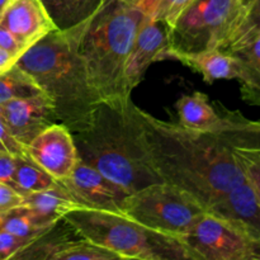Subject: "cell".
Wrapping results in <instances>:
<instances>
[{"label":"cell","mask_w":260,"mask_h":260,"mask_svg":"<svg viewBox=\"0 0 260 260\" xmlns=\"http://www.w3.org/2000/svg\"><path fill=\"white\" fill-rule=\"evenodd\" d=\"M206 210L189 194L168 183H156L131 193L124 215L159 233L182 238Z\"/></svg>","instance_id":"7"},{"label":"cell","mask_w":260,"mask_h":260,"mask_svg":"<svg viewBox=\"0 0 260 260\" xmlns=\"http://www.w3.org/2000/svg\"><path fill=\"white\" fill-rule=\"evenodd\" d=\"M8 0H0V13L3 12V9H4V7L7 5Z\"/></svg>","instance_id":"36"},{"label":"cell","mask_w":260,"mask_h":260,"mask_svg":"<svg viewBox=\"0 0 260 260\" xmlns=\"http://www.w3.org/2000/svg\"><path fill=\"white\" fill-rule=\"evenodd\" d=\"M122 2H126V3H128V4H134V5H136V4H137V2H139V0H122Z\"/></svg>","instance_id":"37"},{"label":"cell","mask_w":260,"mask_h":260,"mask_svg":"<svg viewBox=\"0 0 260 260\" xmlns=\"http://www.w3.org/2000/svg\"><path fill=\"white\" fill-rule=\"evenodd\" d=\"M240 25L236 0H193L167 29L168 51L225 48Z\"/></svg>","instance_id":"6"},{"label":"cell","mask_w":260,"mask_h":260,"mask_svg":"<svg viewBox=\"0 0 260 260\" xmlns=\"http://www.w3.org/2000/svg\"><path fill=\"white\" fill-rule=\"evenodd\" d=\"M22 206L29 208L38 222L47 228L60 222L66 213L83 208L58 183L53 187L24 196Z\"/></svg>","instance_id":"18"},{"label":"cell","mask_w":260,"mask_h":260,"mask_svg":"<svg viewBox=\"0 0 260 260\" xmlns=\"http://www.w3.org/2000/svg\"><path fill=\"white\" fill-rule=\"evenodd\" d=\"M144 17L136 5L107 0L89 19L79 51L99 103H123L131 99L124 71Z\"/></svg>","instance_id":"4"},{"label":"cell","mask_w":260,"mask_h":260,"mask_svg":"<svg viewBox=\"0 0 260 260\" xmlns=\"http://www.w3.org/2000/svg\"><path fill=\"white\" fill-rule=\"evenodd\" d=\"M215 107L207 94L193 91L184 94L175 103L178 123L187 128L202 132H220L229 124V109L223 106Z\"/></svg>","instance_id":"17"},{"label":"cell","mask_w":260,"mask_h":260,"mask_svg":"<svg viewBox=\"0 0 260 260\" xmlns=\"http://www.w3.org/2000/svg\"><path fill=\"white\" fill-rule=\"evenodd\" d=\"M74 233L121 259L192 260L180 238L159 233L123 213L78 208L62 217Z\"/></svg>","instance_id":"5"},{"label":"cell","mask_w":260,"mask_h":260,"mask_svg":"<svg viewBox=\"0 0 260 260\" xmlns=\"http://www.w3.org/2000/svg\"><path fill=\"white\" fill-rule=\"evenodd\" d=\"M259 151H260V147H259Z\"/></svg>","instance_id":"38"},{"label":"cell","mask_w":260,"mask_h":260,"mask_svg":"<svg viewBox=\"0 0 260 260\" xmlns=\"http://www.w3.org/2000/svg\"><path fill=\"white\" fill-rule=\"evenodd\" d=\"M253 14H260V0H258V2L254 4V7L251 8V12L249 15H253Z\"/></svg>","instance_id":"35"},{"label":"cell","mask_w":260,"mask_h":260,"mask_svg":"<svg viewBox=\"0 0 260 260\" xmlns=\"http://www.w3.org/2000/svg\"><path fill=\"white\" fill-rule=\"evenodd\" d=\"M107 0H41L56 28L68 30L90 19Z\"/></svg>","instance_id":"19"},{"label":"cell","mask_w":260,"mask_h":260,"mask_svg":"<svg viewBox=\"0 0 260 260\" xmlns=\"http://www.w3.org/2000/svg\"><path fill=\"white\" fill-rule=\"evenodd\" d=\"M88 22L68 30H52L27 48L17 61L51 99L58 122L71 134L91 123L99 104L79 51Z\"/></svg>","instance_id":"3"},{"label":"cell","mask_w":260,"mask_h":260,"mask_svg":"<svg viewBox=\"0 0 260 260\" xmlns=\"http://www.w3.org/2000/svg\"><path fill=\"white\" fill-rule=\"evenodd\" d=\"M116 253L83 238L69 239L56 254L55 260H118Z\"/></svg>","instance_id":"23"},{"label":"cell","mask_w":260,"mask_h":260,"mask_svg":"<svg viewBox=\"0 0 260 260\" xmlns=\"http://www.w3.org/2000/svg\"><path fill=\"white\" fill-rule=\"evenodd\" d=\"M37 94H42L40 86L32 76L17 63L8 71L0 74V104Z\"/></svg>","instance_id":"22"},{"label":"cell","mask_w":260,"mask_h":260,"mask_svg":"<svg viewBox=\"0 0 260 260\" xmlns=\"http://www.w3.org/2000/svg\"><path fill=\"white\" fill-rule=\"evenodd\" d=\"M162 60H173L183 63L202 75L207 84H213L217 80H236L239 75V63L236 58L221 48H208L194 52L164 50L160 58V61Z\"/></svg>","instance_id":"16"},{"label":"cell","mask_w":260,"mask_h":260,"mask_svg":"<svg viewBox=\"0 0 260 260\" xmlns=\"http://www.w3.org/2000/svg\"><path fill=\"white\" fill-rule=\"evenodd\" d=\"M0 24L22 41L27 48L57 29L41 0H8L0 13Z\"/></svg>","instance_id":"13"},{"label":"cell","mask_w":260,"mask_h":260,"mask_svg":"<svg viewBox=\"0 0 260 260\" xmlns=\"http://www.w3.org/2000/svg\"><path fill=\"white\" fill-rule=\"evenodd\" d=\"M32 243L28 239L10 234L8 231L0 230V260L13 259L23 248Z\"/></svg>","instance_id":"26"},{"label":"cell","mask_w":260,"mask_h":260,"mask_svg":"<svg viewBox=\"0 0 260 260\" xmlns=\"http://www.w3.org/2000/svg\"><path fill=\"white\" fill-rule=\"evenodd\" d=\"M192 2L193 0H164L162 4L160 5L159 10H157L155 19L161 22L168 29L174 24L180 13Z\"/></svg>","instance_id":"25"},{"label":"cell","mask_w":260,"mask_h":260,"mask_svg":"<svg viewBox=\"0 0 260 260\" xmlns=\"http://www.w3.org/2000/svg\"><path fill=\"white\" fill-rule=\"evenodd\" d=\"M256 2H258V0H236V7H238V13H239V20H240V25H239V29H240L241 25L245 23V20L248 19L249 14H250V12H251V8L254 7V4H255ZM238 30H236V33H238ZM236 33H235V35H236ZM235 35H234V36H235ZM225 47H226V46H225ZM222 50H223V48H222Z\"/></svg>","instance_id":"31"},{"label":"cell","mask_w":260,"mask_h":260,"mask_svg":"<svg viewBox=\"0 0 260 260\" xmlns=\"http://www.w3.org/2000/svg\"><path fill=\"white\" fill-rule=\"evenodd\" d=\"M206 212L228 221L249 240H260V203L248 180L230 190Z\"/></svg>","instance_id":"14"},{"label":"cell","mask_w":260,"mask_h":260,"mask_svg":"<svg viewBox=\"0 0 260 260\" xmlns=\"http://www.w3.org/2000/svg\"><path fill=\"white\" fill-rule=\"evenodd\" d=\"M15 156L17 155L12 154V152L0 150V182L7 183L13 188H14L13 175H14L15 169Z\"/></svg>","instance_id":"29"},{"label":"cell","mask_w":260,"mask_h":260,"mask_svg":"<svg viewBox=\"0 0 260 260\" xmlns=\"http://www.w3.org/2000/svg\"><path fill=\"white\" fill-rule=\"evenodd\" d=\"M73 136L79 159L129 194L162 182L152 161L142 109L132 98L99 103L91 123Z\"/></svg>","instance_id":"2"},{"label":"cell","mask_w":260,"mask_h":260,"mask_svg":"<svg viewBox=\"0 0 260 260\" xmlns=\"http://www.w3.org/2000/svg\"><path fill=\"white\" fill-rule=\"evenodd\" d=\"M18 58L19 57L17 55L0 47V74L5 73L10 68H13L17 63Z\"/></svg>","instance_id":"33"},{"label":"cell","mask_w":260,"mask_h":260,"mask_svg":"<svg viewBox=\"0 0 260 260\" xmlns=\"http://www.w3.org/2000/svg\"><path fill=\"white\" fill-rule=\"evenodd\" d=\"M168 46L167 27L161 22L144 17L137 29L131 52L126 63V84L128 91L144 80L147 69L161 58V53Z\"/></svg>","instance_id":"12"},{"label":"cell","mask_w":260,"mask_h":260,"mask_svg":"<svg viewBox=\"0 0 260 260\" xmlns=\"http://www.w3.org/2000/svg\"><path fill=\"white\" fill-rule=\"evenodd\" d=\"M0 150H5L14 155H23L25 152V147H23L4 126V123L0 119Z\"/></svg>","instance_id":"30"},{"label":"cell","mask_w":260,"mask_h":260,"mask_svg":"<svg viewBox=\"0 0 260 260\" xmlns=\"http://www.w3.org/2000/svg\"><path fill=\"white\" fill-rule=\"evenodd\" d=\"M52 228L41 225L32 211L22 205L0 213V230L8 231V233L14 234L19 238L28 239L30 241L40 238L41 235L50 231Z\"/></svg>","instance_id":"21"},{"label":"cell","mask_w":260,"mask_h":260,"mask_svg":"<svg viewBox=\"0 0 260 260\" xmlns=\"http://www.w3.org/2000/svg\"><path fill=\"white\" fill-rule=\"evenodd\" d=\"M0 119L23 147L48 126L58 123L53 103L43 93L0 104Z\"/></svg>","instance_id":"10"},{"label":"cell","mask_w":260,"mask_h":260,"mask_svg":"<svg viewBox=\"0 0 260 260\" xmlns=\"http://www.w3.org/2000/svg\"><path fill=\"white\" fill-rule=\"evenodd\" d=\"M13 182L15 190L22 196H27L29 193L53 187L57 180L42 169L37 162L33 161L27 154H23L15 156Z\"/></svg>","instance_id":"20"},{"label":"cell","mask_w":260,"mask_h":260,"mask_svg":"<svg viewBox=\"0 0 260 260\" xmlns=\"http://www.w3.org/2000/svg\"><path fill=\"white\" fill-rule=\"evenodd\" d=\"M25 152L56 180L68 177L79 160L73 134L60 122L36 136L25 147Z\"/></svg>","instance_id":"11"},{"label":"cell","mask_w":260,"mask_h":260,"mask_svg":"<svg viewBox=\"0 0 260 260\" xmlns=\"http://www.w3.org/2000/svg\"><path fill=\"white\" fill-rule=\"evenodd\" d=\"M142 116L152 161L162 182L189 194L206 211L248 180L234 147H260V121L230 111L223 131L202 132L162 121L144 109Z\"/></svg>","instance_id":"1"},{"label":"cell","mask_w":260,"mask_h":260,"mask_svg":"<svg viewBox=\"0 0 260 260\" xmlns=\"http://www.w3.org/2000/svg\"><path fill=\"white\" fill-rule=\"evenodd\" d=\"M236 157L246 175V179L253 187L260 203V151L259 147L235 146Z\"/></svg>","instance_id":"24"},{"label":"cell","mask_w":260,"mask_h":260,"mask_svg":"<svg viewBox=\"0 0 260 260\" xmlns=\"http://www.w3.org/2000/svg\"><path fill=\"white\" fill-rule=\"evenodd\" d=\"M249 260H260V240H250V245H249Z\"/></svg>","instance_id":"34"},{"label":"cell","mask_w":260,"mask_h":260,"mask_svg":"<svg viewBox=\"0 0 260 260\" xmlns=\"http://www.w3.org/2000/svg\"><path fill=\"white\" fill-rule=\"evenodd\" d=\"M57 183L83 208L124 215L129 193L80 159L70 174Z\"/></svg>","instance_id":"9"},{"label":"cell","mask_w":260,"mask_h":260,"mask_svg":"<svg viewBox=\"0 0 260 260\" xmlns=\"http://www.w3.org/2000/svg\"><path fill=\"white\" fill-rule=\"evenodd\" d=\"M0 47L9 51V52L14 53L18 57H20V55L27 50V46H25L22 41L18 40V38L15 37L9 29H7L3 24H0Z\"/></svg>","instance_id":"28"},{"label":"cell","mask_w":260,"mask_h":260,"mask_svg":"<svg viewBox=\"0 0 260 260\" xmlns=\"http://www.w3.org/2000/svg\"><path fill=\"white\" fill-rule=\"evenodd\" d=\"M180 240L192 260H249L250 240L210 212L202 213Z\"/></svg>","instance_id":"8"},{"label":"cell","mask_w":260,"mask_h":260,"mask_svg":"<svg viewBox=\"0 0 260 260\" xmlns=\"http://www.w3.org/2000/svg\"><path fill=\"white\" fill-rule=\"evenodd\" d=\"M23 198L24 196L17 192L12 185L0 182V213L22 205Z\"/></svg>","instance_id":"27"},{"label":"cell","mask_w":260,"mask_h":260,"mask_svg":"<svg viewBox=\"0 0 260 260\" xmlns=\"http://www.w3.org/2000/svg\"><path fill=\"white\" fill-rule=\"evenodd\" d=\"M244 32H256V33H260V14H253V15H249L248 19L245 20V23H244L243 25L240 27V29L238 30V33H236L235 36H234L233 38H231V41L234 40L235 37H238L239 35H241V33ZM230 41V42H231ZM229 42V43H230ZM228 43V45H229ZM226 45V46H228Z\"/></svg>","instance_id":"32"},{"label":"cell","mask_w":260,"mask_h":260,"mask_svg":"<svg viewBox=\"0 0 260 260\" xmlns=\"http://www.w3.org/2000/svg\"><path fill=\"white\" fill-rule=\"evenodd\" d=\"M223 51L230 52L239 63L236 80L240 84L243 101L260 107V33H241Z\"/></svg>","instance_id":"15"}]
</instances>
